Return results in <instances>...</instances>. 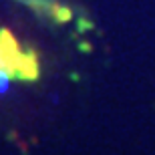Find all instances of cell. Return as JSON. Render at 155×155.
<instances>
[{"label": "cell", "mask_w": 155, "mask_h": 155, "mask_svg": "<svg viewBox=\"0 0 155 155\" xmlns=\"http://www.w3.org/2000/svg\"><path fill=\"white\" fill-rule=\"evenodd\" d=\"M8 63H10V57H8V48H6L4 45H0V69H8Z\"/></svg>", "instance_id": "2"}, {"label": "cell", "mask_w": 155, "mask_h": 155, "mask_svg": "<svg viewBox=\"0 0 155 155\" xmlns=\"http://www.w3.org/2000/svg\"><path fill=\"white\" fill-rule=\"evenodd\" d=\"M10 79H12V73H10V71L0 69V95L8 91V87H10Z\"/></svg>", "instance_id": "1"}]
</instances>
